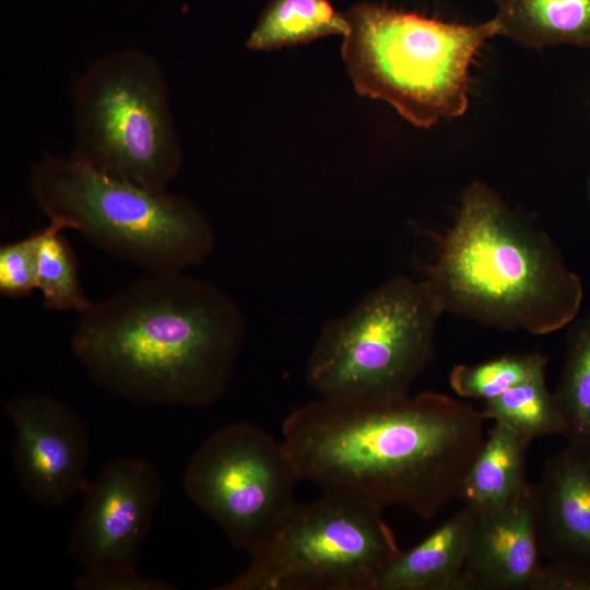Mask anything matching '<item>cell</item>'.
Instances as JSON below:
<instances>
[{"label":"cell","mask_w":590,"mask_h":590,"mask_svg":"<svg viewBox=\"0 0 590 590\" xmlns=\"http://www.w3.org/2000/svg\"><path fill=\"white\" fill-rule=\"evenodd\" d=\"M382 510L322 493L295 502L246 569L215 590H374L399 553Z\"/></svg>","instance_id":"8"},{"label":"cell","mask_w":590,"mask_h":590,"mask_svg":"<svg viewBox=\"0 0 590 590\" xmlns=\"http://www.w3.org/2000/svg\"><path fill=\"white\" fill-rule=\"evenodd\" d=\"M487 417L437 392L382 401L320 398L283 421L282 440L303 481L384 510L434 518L459 498Z\"/></svg>","instance_id":"1"},{"label":"cell","mask_w":590,"mask_h":590,"mask_svg":"<svg viewBox=\"0 0 590 590\" xmlns=\"http://www.w3.org/2000/svg\"><path fill=\"white\" fill-rule=\"evenodd\" d=\"M442 314L426 280L386 281L323 324L307 361L308 386L320 398L342 401L408 396L435 356Z\"/></svg>","instance_id":"7"},{"label":"cell","mask_w":590,"mask_h":590,"mask_svg":"<svg viewBox=\"0 0 590 590\" xmlns=\"http://www.w3.org/2000/svg\"><path fill=\"white\" fill-rule=\"evenodd\" d=\"M586 196H587L588 202L590 203V174L586 181Z\"/></svg>","instance_id":"24"},{"label":"cell","mask_w":590,"mask_h":590,"mask_svg":"<svg viewBox=\"0 0 590 590\" xmlns=\"http://www.w3.org/2000/svg\"><path fill=\"white\" fill-rule=\"evenodd\" d=\"M570 323L563 369L553 393L562 435L569 444L590 446V310Z\"/></svg>","instance_id":"18"},{"label":"cell","mask_w":590,"mask_h":590,"mask_svg":"<svg viewBox=\"0 0 590 590\" xmlns=\"http://www.w3.org/2000/svg\"><path fill=\"white\" fill-rule=\"evenodd\" d=\"M238 305L182 271L148 273L79 314L71 349L102 390L141 405L208 408L245 340Z\"/></svg>","instance_id":"2"},{"label":"cell","mask_w":590,"mask_h":590,"mask_svg":"<svg viewBox=\"0 0 590 590\" xmlns=\"http://www.w3.org/2000/svg\"><path fill=\"white\" fill-rule=\"evenodd\" d=\"M3 410L15 430L12 463L27 498L59 507L83 493L90 438L79 415L62 401L38 393L16 396Z\"/></svg>","instance_id":"11"},{"label":"cell","mask_w":590,"mask_h":590,"mask_svg":"<svg viewBox=\"0 0 590 590\" xmlns=\"http://www.w3.org/2000/svg\"><path fill=\"white\" fill-rule=\"evenodd\" d=\"M69 550L82 568L74 582L138 574L137 563L162 496L155 467L139 456L107 462L88 482Z\"/></svg>","instance_id":"10"},{"label":"cell","mask_w":590,"mask_h":590,"mask_svg":"<svg viewBox=\"0 0 590 590\" xmlns=\"http://www.w3.org/2000/svg\"><path fill=\"white\" fill-rule=\"evenodd\" d=\"M500 35L528 48L590 47V0H494Z\"/></svg>","instance_id":"16"},{"label":"cell","mask_w":590,"mask_h":590,"mask_svg":"<svg viewBox=\"0 0 590 590\" xmlns=\"http://www.w3.org/2000/svg\"><path fill=\"white\" fill-rule=\"evenodd\" d=\"M531 590H590V573L557 564H543Z\"/></svg>","instance_id":"23"},{"label":"cell","mask_w":590,"mask_h":590,"mask_svg":"<svg viewBox=\"0 0 590 590\" xmlns=\"http://www.w3.org/2000/svg\"><path fill=\"white\" fill-rule=\"evenodd\" d=\"M300 481L282 438L238 421L199 446L185 469L182 487L234 548L250 555L296 502Z\"/></svg>","instance_id":"9"},{"label":"cell","mask_w":590,"mask_h":590,"mask_svg":"<svg viewBox=\"0 0 590 590\" xmlns=\"http://www.w3.org/2000/svg\"><path fill=\"white\" fill-rule=\"evenodd\" d=\"M58 226L68 224L59 219L49 220L46 227L26 237L0 247V294L4 297L21 298L37 290V267L42 244L46 236Z\"/></svg>","instance_id":"22"},{"label":"cell","mask_w":590,"mask_h":590,"mask_svg":"<svg viewBox=\"0 0 590 590\" xmlns=\"http://www.w3.org/2000/svg\"><path fill=\"white\" fill-rule=\"evenodd\" d=\"M28 181L48 220L64 221L91 244L148 273L184 271L214 249L209 220L186 197L113 178L70 154L43 155L31 165Z\"/></svg>","instance_id":"4"},{"label":"cell","mask_w":590,"mask_h":590,"mask_svg":"<svg viewBox=\"0 0 590 590\" xmlns=\"http://www.w3.org/2000/svg\"><path fill=\"white\" fill-rule=\"evenodd\" d=\"M58 226L44 239L38 258L37 290L49 310L85 311L93 303L82 288L75 253Z\"/></svg>","instance_id":"20"},{"label":"cell","mask_w":590,"mask_h":590,"mask_svg":"<svg viewBox=\"0 0 590 590\" xmlns=\"http://www.w3.org/2000/svg\"><path fill=\"white\" fill-rule=\"evenodd\" d=\"M533 440L494 422L463 482L460 499L473 512L500 508L530 491L526 464Z\"/></svg>","instance_id":"15"},{"label":"cell","mask_w":590,"mask_h":590,"mask_svg":"<svg viewBox=\"0 0 590 590\" xmlns=\"http://www.w3.org/2000/svg\"><path fill=\"white\" fill-rule=\"evenodd\" d=\"M473 516L463 569L465 590H531L543 565L531 487L500 508Z\"/></svg>","instance_id":"13"},{"label":"cell","mask_w":590,"mask_h":590,"mask_svg":"<svg viewBox=\"0 0 590 590\" xmlns=\"http://www.w3.org/2000/svg\"><path fill=\"white\" fill-rule=\"evenodd\" d=\"M482 411L487 420L505 423L532 440L563 432L554 393L545 385V373L484 401Z\"/></svg>","instance_id":"19"},{"label":"cell","mask_w":590,"mask_h":590,"mask_svg":"<svg viewBox=\"0 0 590 590\" xmlns=\"http://www.w3.org/2000/svg\"><path fill=\"white\" fill-rule=\"evenodd\" d=\"M344 14L342 58L356 92L387 102L421 128L465 113L471 64L500 35L494 17L464 25L370 3Z\"/></svg>","instance_id":"5"},{"label":"cell","mask_w":590,"mask_h":590,"mask_svg":"<svg viewBox=\"0 0 590 590\" xmlns=\"http://www.w3.org/2000/svg\"><path fill=\"white\" fill-rule=\"evenodd\" d=\"M423 270L445 312L504 331L555 332L577 317L583 298L580 278L552 238L482 181L463 190Z\"/></svg>","instance_id":"3"},{"label":"cell","mask_w":590,"mask_h":590,"mask_svg":"<svg viewBox=\"0 0 590 590\" xmlns=\"http://www.w3.org/2000/svg\"><path fill=\"white\" fill-rule=\"evenodd\" d=\"M349 32L345 14L337 12L329 0H272L246 46L251 50L279 49Z\"/></svg>","instance_id":"17"},{"label":"cell","mask_w":590,"mask_h":590,"mask_svg":"<svg viewBox=\"0 0 590 590\" xmlns=\"http://www.w3.org/2000/svg\"><path fill=\"white\" fill-rule=\"evenodd\" d=\"M548 358L540 353L506 355L476 365L452 368L449 382L462 398L493 399L529 378L545 373Z\"/></svg>","instance_id":"21"},{"label":"cell","mask_w":590,"mask_h":590,"mask_svg":"<svg viewBox=\"0 0 590 590\" xmlns=\"http://www.w3.org/2000/svg\"><path fill=\"white\" fill-rule=\"evenodd\" d=\"M531 499L541 555L590 573V446L568 442L548 457Z\"/></svg>","instance_id":"12"},{"label":"cell","mask_w":590,"mask_h":590,"mask_svg":"<svg viewBox=\"0 0 590 590\" xmlns=\"http://www.w3.org/2000/svg\"><path fill=\"white\" fill-rule=\"evenodd\" d=\"M70 155L97 172L164 191L178 176L184 153L164 70L134 48L91 63L72 90Z\"/></svg>","instance_id":"6"},{"label":"cell","mask_w":590,"mask_h":590,"mask_svg":"<svg viewBox=\"0 0 590 590\" xmlns=\"http://www.w3.org/2000/svg\"><path fill=\"white\" fill-rule=\"evenodd\" d=\"M472 510L463 506L380 573L374 590H465L463 569Z\"/></svg>","instance_id":"14"}]
</instances>
